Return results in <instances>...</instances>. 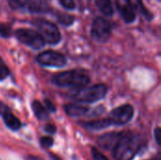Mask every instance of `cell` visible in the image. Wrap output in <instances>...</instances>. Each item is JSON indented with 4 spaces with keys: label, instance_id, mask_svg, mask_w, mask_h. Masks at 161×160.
I'll return each mask as SVG.
<instances>
[{
    "label": "cell",
    "instance_id": "cell-1",
    "mask_svg": "<svg viewBox=\"0 0 161 160\" xmlns=\"http://www.w3.org/2000/svg\"><path fill=\"white\" fill-rule=\"evenodd\" d=\"M141 148V141L131 134H123L113 147V157L116 160H132Z\"/></svg>",
    "mask_w": 161,
    "mask_h": 160
},
{
    "label": "cell",
    "instance_id": "cell-2",
    "mask_svg": "<svg viewBox=\"0 0 161 160\" xmlns=\"http://www.w3.org/2000/svg\"><path fill=\"white\" fill-rule=\"evenodd\" d=\"M90 81V76L79 70L61 72L52 77L53 84L62 88H81L89 84Z\"/></svg>",
    "mask_w": 161,
    "mask_h": 160
},
{
    "label": "cell",
    "instance_id": "cell-3",
    "mask_svg": "<svg viewBox=\"0 0 161 160\" xmlns=\"http://www.w3.org/2000/svg\"><path fill=\"white\" fill-rule=\"evenodd\" d=\"M108 92V87L105 84H96L89 87L78 88L74 93L72 98L80 103H94L106 96Z\"/></svg>",
    "mask_w": 161,
    "mask_h": 160
},
{
    "label": "cell",
    "instance_id": "cell-4",
    "mask_svg": "<svg viewBox=\"0 0 161 160\" xmlns=\"http://www.w3.org/2000/svg\"><path fill=\"white\" fill-rule=\"evenodd\" d=\"M34 25L37 27L38 32L43 39L45 43L57 44L61 40V34L58 27L52 22L45 19H35Z\"/></svg>",
    "mask_w": 161,
    "mask_h": 160
},
{
    "label": "cell",
    "instance_id": "cell-5",
    "mask_svg": "<svg viewBox=\"0 0 161 160\" xmlns=\"http://www.w3.org/2000/svg\"><path fill=\"white\" fill-rule=\"evenodd\" d=\"M16 39L22 42L23 44H25L26 46L33 48V49H41L44 46L45 42L40 33L38 31H35L33 29L29 28H19L14 33Z\"/></svg>",
    "mask_w": 161,
    "mask_h": 160
},
{
    "label": "cell",
    "instance_id": "cell-6",
    "mask_svg": "<svg viewBox=\"0 0 161 160\" xmlns=\"http://www.w3.org/2000/svg\"><path fill=\"white\" fill-rule=\"evenodd\" d=\"M91 35L92 38L98 42L108 41L111 36L110 23L103 17H96L92 22Z\"/></svg>",
    "mask_w": 161,
    "mask_h": 160
},
{
    "label": "cell",
    "instance_id": "cell-7",
    "mask_svg": "<svg viewBox=\"0 0 161 160\" xmlns=\"http://www.w3.org/2000/svg\"><path fill=\"white\" fill-rule=\"evenodd\" d=\"M38 62L46 67H57L60 68L65 66L66 64V58L65 57L54 50H47L44 52H42L37 57Z\"/></svg>",
    "mask_w": 161,
    "mask_h": 160
},
{
    "label": "cell",
    "instance_id": "cell-8",
    "mask_svg": "<svg viewBox=\"0 0 161 160\" xmlns=\"http://www.w3.org/2000/svg\"><path fill=\"white\" fill-rule=\"evenodd\" d=\"M134 115V109L130 105H123L114 108L109 115L113 124L123 125L131 121Z\"/></svg>",
    "mask_w": 161,
    "mask_h": 160
},
{
    "label": "cell",
    "instance_id": "cell-9",
    "mask_svg": "<svg viewBox=\"0 0 161 160\" xmlns=\"http://www.w3.org/2000/svg\"><path fill=\"white\" fill-rule=\"evenodd\" d=\"M0 115L2 116L5 124L11 130L16 131L18 129L21 128L22 124L20 122V120L14 115L12 114V112L8 109V108L0 102Z\"/></svg>",
    "mask_w": 161,
    "mask_h": 160
},
{
    "label": "cell",
    "instance_id": "cell-10",
    "mask_svg": "<svg viewBox=\"0 0 161 160\" xmlns=\"http://www.w3.org/2000/svg\"><path fill=\"white\" fill-rule=\"evenodd\" d=\"M116 7L125 23L131 24L136 20V10L128 0H116Z\"/></svg>",
    "mask_w": 161,
    "mask_h": 160
},
{
    "label": "cell",
    "instance_id": "cell-11",
    "mask_svg": "<svg viewBox=\"0 0 161 160\" xmlns=\"http://www.w3.org/2000/svg\"><path fill=\"white\" fill-rule=\"evenodd\" d=\"M121 135L122 133H113V132L109 134H106L99 139V145L106 150L111 149L114 147L115 143L117 142Z\"/></svg>",
    "mask_w": 161,
    "mask_h": 160
},
{
    "label": "cell",
    "instance_id": "cell-12",
    "mask_svg": "<svg viewBox=\"0 0 161 160\" xmlns=\"http://www.w3.org/2000/svg\"><path fill=\"white\" fill-rule=\"evenodd\" d=\"M65 112L68 116L71 117H80L87 114L89 108L87 107H83L77 104H68L64 107Z\"/></svg>",
    "mask_w": 161,
    "mask_h": 160
},
{
    "label": "cell",
    "instance_id": "cell-13",
    "mask_svg": "<svg viewBox=\"0 0 161 160\" xmlns=\"http://www.w3.org/2000/svg\"><path fill=\"white\" fill-rule=\"evenodd\" d=\"M111 125H113V124L109 118L84 123V127H86L87 129H90V130H102V129L108 128Z\"/></svg>",
    "mask_w": 161,
    "mask_h": 160
},
{
    "label": "cell",
    "instance_id": "cell-14",
    "mask_svg": "<svg viewBox=\"0 0 161 160\" xmlns=\"http://www.w3.org/2000/svg\"><path fill=\"white\" fill-rule=\"evenodd\" d=\"M31 106H32V110H33L35 116H36L39 120H41V121H45V120L48 119L49 115H48L47 109H46L39 101H37V100L33 101Z\"/></svg>",
    "mask_w": 161,
    "mask_h": 160
},
{
    "label": "cell",
    "instance_id": "cell-15",
    "mask_svg": "<svg viewBox=\"0 0 161 160\" xmlns=\"http://www.w3.org/2000/svg\"><path fill=\"white\" fill-rule=\"evenodd\" d=\"M95 3L99 9L107 16H112L113 7L111 0H95Z\"/></svg>",
    "mask_w": 161,
    "mask_h": 160
},
{
    "label": "cell",
    "instance_id": "cell-16",
    "mask_svg": "<svg viewBox=\"0 0 161 160\" xmlns=\"http://www.w3.org/2000/svg\"><path fill=\"white\" fill-rule=\"evenodd\" d=\"M128 2L132 5V7L134 8L135 10H138L141 13H142L146 19H148V20L152 19V14L144 8L142 0H128Z\"/></svg>",
    "mask_w": 161,
    "mask_h": 160
},
{
    "label": "cell",
    "instance_id": "cell-17",
    "mask_svg": "<svg viewBox=\"0 0 161 160\" xmlns=\"http://www.w3.org/2000/svg\"><path fill=\"white\" fill-rule=\"evenodd\" d=\"M58 20L59 23H61L62 25H72L74 22V17L72 15H68V14H63V13H58Z\"/></svg>",
    "mask_w": 161,
    "mask_h": 160
},
{
    "label": "cell",
    "instance_id": "cell-18",
    "mask_svg": "<svg viewBox=\"0 0 161 160\" xmlns=\"http://www.w3.org/2000/svg\"><path fill=\"white\" fill-rule=\"evenodd\" d=\"M10 26L6 24H0V35L5 38H8L10 36Z\"/></svg>",
    "mask_w": 161,
    "mask_h": 160
},
{
    "label": "cell",
    "instance_id": "cell-19",
    "mask_svg": "<svg viewBox=\"0 0 161 160\" xmlns=\"http://www.w3.org/2000/svg\"><path fill=\"white\" fill-rule=\"evenodd\" d=\"M92 156L94 160H108L100 151H98L96 148H92Z\"/></svg>",
    "mask_w": 161,
    "mask_h": 160
},
{
    "label": "cell",
    "instance_id": "cell-20",
    "mask_svg": "<svg viewBox=\"0 0 161 160\" xmlns=\"http://www.w3.org/2000/svg\"><path fill=\"white\" fill-rule=\"evenodd\" d=\"M53 143H54V141H53V139L50 138V137H42V138L41 139V144H42V146L44 147V148H49V147H51V146L53 145Z\"/></svg>",
    "mask_w": 161,
    "mask_h": 160
},
{
    "label": "cell",
    "instance_id": "cell-21",
    "mask_svg": "<svg viewBox=\"0 0 161 160\" xmlns=\"http://www.w3.org/2000/svg\"><path fill=\"white\" fill-rule=\"evenodd\" d=\"M61 6L67 9H74L75 8V3L74 0H58Z\"/></svg>",
    "mask_w": 161,
    "mask_h": 160
},
{
    "label": "cell",
    "instance_id": "cell-22",
    "mask_svg": "<svg viewBox=\"0 0 161 160\" xmlns=\"http://www.w3.org/2000/svg\"><path fill=\"white\" fill-rule=\"evenodd\" d=\"M8 74H9V72L7 69V67L0 64V80H3V79L7 78L8 76Z\"/></svg>",
    "mask_w": 161,
    "mask_h": 160
},
{
    "label": "cell",
    "instance_id": "cell-23",
    "mask_svg": "<svg viewBox=\"0 0 161 160\" xmlns=\"http://www.w3.org/2000/svg\"><path fill=\"white\" fill-rule=\"evenodd\" d=\"M44 103H45V107H46V109L50 112H55L56 111V107L54 106V104L49 100V99H45L44 100Z\"/></svg>",
    "mask_w": 161,
    "mask_h": 160
},
{
    "label": "cell",
    "instance_id": "cell-24",
    "mask_svg": "<svg viewBox=\"0 0 161 160\" xmlns=\"http://www.w3.org/2000/svg\"><path fill=\"white\" fill-rule=\"evenodd\" d=\"M154 135H155V139H156V141L158 145H160V141H161V130L159 127H157L155 132H154Z\"/></svg>",
    "mask_w": 161,
    "mask_h": 160
},
{
    "label": "cell",
    "instance_id": "cell-25",
    "mask_svg": "<svg viewBox=\"0 0 161 160\" xmlns=\"http://www.w3.org/2000/svg\"><path fill=\"white\" fill-rule=\"evenodd\" d=\"M45 131L48 132V133H50V134H55V132H56V127H55L53 124H47V125L45 126Z\"/></svg>",
    "mask_w": 161,
    "mask_h": 160
},
{
    "label": "cell",
    "instance_id": "cell-26",
    "mask_svg": "<svg viewBox=\"0 0 161 160\" xmlns=\"http://www.w3.org/2000/svg\"><path fill=\"white\" fill-rule=\"evenodd\" d=\"M26 160H42L41 157H36V156H29Z\"/></svg>",
    "mask_w": 161,
    "mask_h": 160
},
{
    "label": "cell",
    "instance_id": "cell-27",
    "mask_svg": "<svg viewBox=\"0 0 161 160\" xmlns=\"http://www.w3.org/2000/svg\"><path fill=\"white\" fill-rule=\"evenodd\" d=\"M150 160H160L159 157H157V158H154V159H150Z\"/></svg>",
    "mask_w": 161,
    "mask_h": 160
}]
</instances>
